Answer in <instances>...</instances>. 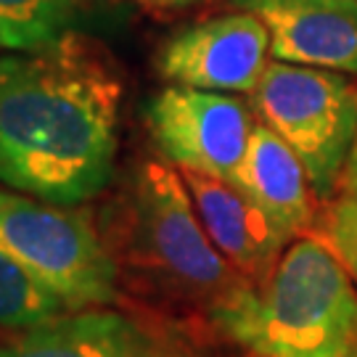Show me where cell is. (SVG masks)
I'll return each mask as SVG.
<instances>
[{
  "label": "cell",
  "mask_w": 357,
  "mask_h": 357,
  "mask_svg": "<svg viewBox=\"0 0 357 357\" xmlns=\"http://www.w3.org/2000/svg\"><path fill=\"white\" fill-rule=\"evenodd\" d=\"M259 122L275 130L305 167L318 199H331L357 143V88L342 72L270 61L252 93Z\"/></svg>",
  "instance_id": "5"
},
{
  "label": "cell",
  "mask_w": 357,
  "mask_h": 357,
  "mask_svg": "<svg viewBox=\"0 0 357 357\" xmlns=\"http://www.w3.org/2000/svg\"><path fill=\"white\" fill-rule=\"evenodd\" d=\"M252 204L289 236H299L312 222L310 180L299 156L265 122H257L249 149L230 180Z\"/></svg>",
  "instance_id": "11"
},
{
  "label": "cell",
  "mask_w": 357,
  "mask_h": 357,
  "mask_svg": "<svg viewBox=\"0 0 357 357\" xmlns=\"http://www.w3.org/2000/svg\"><path fill=\"white\" fill-rule=\"evenodd\" d=\"M0 357H206L193 333L114 307L75 310L38 328L13 333Z\"/></svg>",
  "instance_id": "7"
},
{
  "label": "cell",
  "mask_w": 357,
  "mask_h": 357,
  "mask_svg": "<svg viewBox=\"0 0 357 357\" xmlns=\"http://www.w3.org/2000/svg\"><path fill=\"white\" fill-rule=\"evenodd\" d=\"M199 220L209 233L217 252L228 259L243 278L259 286L275 262L289 249L291 236L283 233L257 204L225 180L202 172H183Z\"/></svg>",
  "instance_id": "10"
},
{
  "label": "cell",
  "mask_w": 357,
  "mask_h": 357,
  "mask_svg": "<svg viewBox=\"0 0 357 357\" xmlns=\"http://www.w3.org/2000/svg\"><path fill=\"white\" fill-rule=\"evenodd\" d=\"M75 312L61 294L35 270L0 249V328L22 333Z\"/></svg>",
  "instance_id": "12"
},
{
  "label": "cell",
  "mask_w": 357,
  "mask_h": 357,
  "mask_svg": "<svg viewBox=\"0 0 357 357\" xmlns=\"http://www.w3.org/2000/svg\"><path fill=\"white\" fill-rule=\"evenodd\" d=\"M77 16V0H0V48L38 51L61 35Z\"/></svg>",
  "instance_id": "13"
},
{
  "label": "cell",
  "mask_w": 357,
  "mask_h": 357,
  "mask_svg": "<svg viewBox=\"0 0 357 357\" xmlns=\"http://www.w3.org/2000/svg\"><path fill=\"white\" fill-rule=\"evenodd\" d=\"M328 241L357 286V191H344L333 199L328 212Z\"/></svg>",
  "instance_id": "14"
},
{
  "label": "cell",
  "mask_w": 357,
  "mask_h": 357,
  "mask_svg": "<svg viewBox=\"0 0 357 357\" xmlns=\"http://www.w3.org/2000/svg\"><path fill=\"white\" fill-rule=\"evenodd\" d=\"M0 249L64 296L72 310L122 302L119 265L82 206H61L0 185Z\"/></svg>",
  "instance_id": "4"
},
{
  "label": "cell",
  "mask_w": 357,
  "mask_h": 357,
  "mask_svg": "<svg viewBox=\"0 0 357 357\" xmlns=\"http://www.w3.org/2000/svg\"><path fill=\"white\" fill-rule=\"evenodd\" d=\"M270 32L249 11L180 26L162 43L156 69L172 85L212 93H255L270 64Z\"/></svg>",
  "instance_id": "8"
},
{
  "label": "cell",
  "mask_w": 357,
  "mask_h": 357,
  "mask_svg": "<svg viewBox=\"0 0 357 357\" xmlns=\"http://www.w3.org/2000/svg\"><path fill=\"white\" fill-rule=\"evenodd\" d=\"M344 191H357V143L349 156V165L344 169V178H342V193Z\"/></svg>",
  "instance_id": "16"
},
{
  "label": "cell",
  "mask_w": 357,
  "mask_h": 357,
  "mask_svg": "<svg viewBox=\"0 0 357 357\" xmlns=\"http://www.w3.org/2000/svg\"><path fill=\"white\" fill-rule=\"evenodd\" d=\"M262 19L275 61L357 75V0H230Z\"/></svg>",
  "instance_id": "9"
},
{
  "label": "cell",
  "mask_w": 357,
  "mask_h": 357,
  "mask_svg": "<svg viewBox=\"0 0 357 357\" xmlns=\"http://www.w3.org/2000/svg\"><path fill=\"white\" fill-rule=\"evenodd\" d=\"M206 318L252 357H357V286L320 238L289 243L265 281Z\"/></svg>",
  "instance_id": "2"
},
{
  "label": "cell",
  "mask_w": 357,
  "mask_h": 357,
  "mask_svg": "<svg viewBox=\"0 0 357 357\" xmlns=\"http://www.w3.org/2000/svg\"><path fill=\"white\" fill-rule=\"evenodd\" d=\"M122 77L101 43L66 32L0 56V185L82 206L114 178Z\"/></svg>",
  "instance_id": "1"
},
{
  "label": "cell",
  "mask_w": 357,
  "mask_h": 357,
  "mask_svg": "<svg viewBox=\"0 0 357 357\" xmlns=\"http://www.w3.org/2000/svg\"><path fill=\"white\" fill-rule=\"evenodd\" d=\"M255 125L241 98L172 82L146 106V128L167 165L225 183L241 165Z\"/></svg>",
  "instance_id": "6"
},
{
  "label": "cell",
  "mask_w": 357,
  "mask_h": 357,
  "mask_svg": "<svg viewBox=\"0 0 357 357\" xmlns=\"http://www.w3.org/2000/svg\"><path fill=\"white\" fill-rule=\"evenodd\" d=\"M141 6L151 8V11H175V8H185L196 0H138Z\"/></svg>",
  "instance_id": "15"
},
{
  "label": "cell",
  "mask_w": 357,
  "mask_h": 357,
  "mask_svg": "<svg viewBox=\"0 0 357 357\" xmlns=\"http://www.w3.org/2000/svg\"><path fill=\"white\" fill-rule=\"evenodd\" d=\"M125 202L122 246L112 249L116 265L125 257L135 270L199 305L206 315L255 286L217 252L178 167L143 162Z\"/></svg>",
  "instance_id": "3"
}]
</instances>
